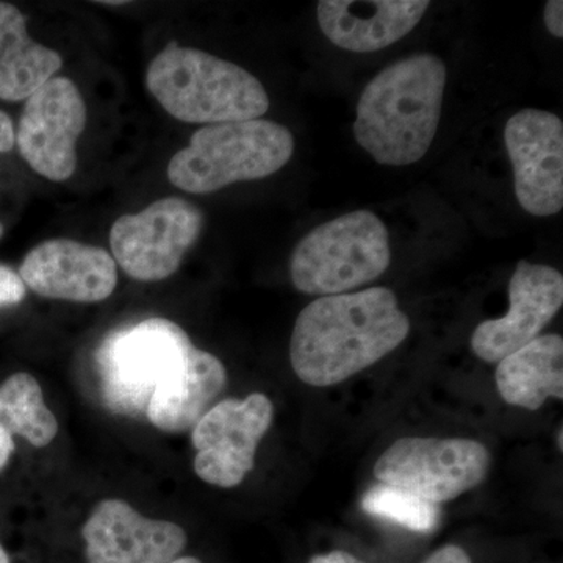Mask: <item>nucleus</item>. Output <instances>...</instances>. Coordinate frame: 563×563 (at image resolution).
<instances>
[{"label":"nucleus","instance_id":"obj_1","mask_svg":"<svg viewBox=\"0 0 563 563\" xmlns=\"http://www.w3.org/2000/svg\"><path fill=\"white\" fill-rule=\"evenodd\" d=\"M409 332V317L388 288L321 296L295 322L292 372L303 384L331 387L383 361Z\"/></svg>","mask_w":563,"mask_h":563},{"label":"nucleus","instance_id":"obj_2","mask_svg":"<svg viewBox=\"0 0 563 563\" xmlns=\"http://www.w3.org/2000/svg\"><path fill=\"white\" fill-rule=\"evenodd\" d=\"M446 77V65L433 54L380 70L357 103L354 136L362 150L385 166L420 162L439 131Z\"/></svg>","mask_w":563,"mask_h":563},{"label":"nucleus","instance_id":"obj_3","mask_svg":"<svg viewBox=\"0 0 563 563\" xmlns=\"http://www.w3.org/2000/svg\"><path fill=\"white\" fill-rule=\"evenodd\" d=\"M146 85L163 109L188 124L258 120L269 109L261 80L242 66L174 41L152 58Z\"/></svg>","mask_w":563,"mask_h":563},{"label":"nucleus","instance_id":"obj_4","mask_svg":"<svg viewBox=\"0 0 563 563\" xmlns=\"http://www.w3.org/2000/svg\"><path fill=\"white\" fill-rule=\"evenodd\" d=\"M292 152V133L274 121L206 125L174 155L168 179L179 190L207 195L236 181L273 176L291 161Z\"/></svg>","mask_w":563,"mask_h":563},{"label":"nucleus","instance_id":"obj_5","mask_svg":"<svg viewBox=\"0 0 563 563\" xmlns=\"http://www.w3.org/2000/svg\"><path fill=\"white\" fill-rule=\"evenodd\" d=\"M391 263L390 233L369 210L318 225L291 255L292 285L307 295L333 296L379 279Z\"/></svg>","mask_w":563,"mask_h":563},{"label":"nucleus","instance_id":"obj_6","mask_svg":"<svg viewBox=\"0 0 563 563\" xmlns=\"http://www.w3.org/2000/svg\"><path fill=\"white\" fill-rule=\"evenodd\" d=\"M195 344L176 322L150 318L111 332L98 352L99 390L110 412L139 417L158 385L179 372Z\"/></svg>","mask_w":563,"mask_h":563},{"label":"nucleus","instance_id":"obj_7","mask_svg":"<svg viewBox=\"0 0 563 563\" xmlns=\"http://www.w3.org/2000/svg\"><path fill=\"white\" fill-rule=\"evenodd\" d=\"M490 462L476 440L404 437L380 455L374 477L439 506L483 483Z\"/></svg>","mask_w":563,"mask_h":563},{"label":"nucleus","instance_id":"obj_8","mask_svg":"<svg viewBox=\"0 0 563 563\" xmlns=\"http://www.w3.org/2000/svg\"><path fill=\"white\" fill-rule=\"evenodd\" d=\"M202 211L181 198H163L136 214H124L111 225L114 262L140 282L168 279L185 254L198 242Z\"/></svg>","mask_w":563,"mask_h":563},{"label":"nucleus","instance_id":"obj_9","mask_svg":"<svg viewBox=\"0 0 563 563\" xmlns=\"http://www.w3.org/2000/svg\"><path fill=\"white\" fill-rule=\"evenodd\" d=\"M273 402L262 393L224 399L211 407L192 429L195 472L203 483L233 488L255 465L258 443L272 428Z\"/></svg>","mask_w":563,"mask_h":563},{"label":"nucleus","instance_id":"obj_10","mask_svg":"<svg viewBox=\"0 0 563 563\" xmlns=\"http://www.w3.org/2000/svg\"><path fill=\"white\" fill-rule=\"evenodd\" d=\"M87 125V103L66 77H54L33 92L22 110L16 144L33 172L65 181L77 168V141Z\"/></svg>","mask_w":563,"mask_h":563},{"label":"nucleus","instance_id":"obj_11","mask_svg":"<svg viewBox=\"0 0 563 563\" xmlns=\"http://www.w3.org/2000/svg\"><path fill=\"white\" fill-rule=\"evenodd\" d=\"M504 143L512 162L515 195L533 217L563 207V122L558 114L523 109L507 121Z\"/></svg>","mask_w":563,"mask_h":563},{"label":"nucleus","instance_id":"obj_12","mask_svg":"<svg viewBox=\"0 0 563 563\" xmlns=\"http://www.w3.org/2000/svg\"><path fill=\"white\" fill-rule=\"evenodd\" d=\"M509 312L477 325L472 350L481 361L498 363L531 343L563 303V276L547 265L518 262L509 284Z\"/></svg>","mask_w":563,"mask_h":563},{"label":"nucleus","instance_id":"obj_13","mask_svg":"<svg viewBox=\"0 0 563 563\" xmlns=\"http://www.w3.org/2000/svg\"><path fill=\"white\" fill-rule=\"evenodd\" d=\"M20 277L36 295L70 302H101L118 284L117 262L102 247L55 239L33 247Z\"/></svg>","mask_w":563,"mask_h":563},{"label":"nucleus","instance_id":"obj_14","mask_svg":"<svg viewBox=\"0 0 563 563\" xmlns=\"http://www.w3.org/2000/svg\"><path fill=\"white\" fill-rule=\"evenodd\" d=\"M88 563H169L187 544L179 525L143 517L122 499H106L85 523Z\"/></svg>","mask_w":563,"mask_h":563},{"label":"nucleus","instance_id":"obj_15","mask_svg":"<svg viewBox=\"0 0 563 563\" xmlns=\"http://www.w3.org/2000/svg\"><path fill=\"white\" fill-rule=\"evenodd\" d=\"M429 7V0H321L318 24L340 49L368 54L409 35Z\"/></svg>","mask_w":563,"mask_h":563},{"label":"nucleus","instance_id":"obj_16","mask_svg":"<svg viewBox=\"0 0 563 563\" xmlns=\"http://www.w3.org/2000/svg\"><path fill=\"white\" fill-rule=\"evenodd\" d=\"M225 384L228 373L220 358L195 347L179 372L155 388L147 418L163 432L192 431Z\"/></svg>","mask_w":563,"mask_h":563},{"label":"nucleus","instance_id":"obj_17","mask_svg":"<svg viewBox=\"0 0 563 563\" xmlns=\"http://www.w3.org/2000/svg\"><path fill=\"white\" fill-rule=\"evenodd\" d=\"M496 387L507 404L539 410L548 398L563 399V339L540 335L498 362Z\"/></svg>","mask_w":563,"mask_h":563},{"label":"nucleus","instance_id":"obj_18","mask_svg":"<svg viewBox=\"0 0 563 563\" xmlns=\"http://www.w3.org/2000/svg\"><path fill=\"white\" fill-rule=\"evenodd\" d=\"M62 55L36 43L27 32V18L18 7L0 2V99L31 98L60 70Z\"/></svg>","mask_w":563,"mask_h":563},{"label":"nucleus","instance_id":"obj_19","mask_svg":"<svg viewBox=\"0 0 563 563\" xmlns=\"http://www.w3.org/2000/svg\"><path fill=\"white\" fill-rule=\"evenodd\" d=\"M0 431L20 435L35 448L47 446L57 437V418L32 374H13L0 385Z\"/></svg>","mask_w":563,"mask_h":563},{"label":"nucleus","instance_id":"obj_20","mask_svg":"<svg viewBox=\"0 0 563 563\" xmlns=\"http://www.w3.org/2000/svg\"><path fill=\"white\" fill-rule=\"evenodd\" d=\"M362 509L373 517L384 518L413 532H431L440 520V507L412 493L379 484L366 492Z\"/></svg>","mask_w":563,"mask_h":563},{"label":"nucleus","instance_id":"obj_21","mask_svg":"<svg viewBox=\"0 0 563 563\" xmlns=\"http://www.w3.org/2000/svg\"><path fill=\"white\" fill-rule=\"evenodd\" d=\"M25 298V285L20 274L0 265V309L18 306Z\"/></svg>","mask_w":563,"mask_h":563},{"label":"nucleus","instance_id":"obj_22","mask_svg":"<svg viewBox=\"0 0 563 563\" xmlns=\"http://www.w3.org/2000/svg\"><path fill=\"white\" fill-rule=\"evenodd\" d=\"M544 24L555 38H563V2L550 0L544 7Z\"/></svg>","mask_w":563,"mask_h":563},{"label":"nucleus","instance_id":"obj_23","mask_svg":"<svg viewBox=\"0 0 563 563\" xmlns=\"http://www.w3.org/2000/svg\"><path fill=\"white\" fill-rule=\"evenodd\" d=\"M424 563H472V559L461 547L448 544L437 550Z\"/></svg>","mask_w":563,"mask_h":563},{"label":"nucleus","instance_id":"obj_24","mask_svg":"<svg viewBox=\"0 0 563 563\" xmlns=\"http://www.w3.org/2000/svg\"><path fill=\"white\" fill-rule=\"evenodd\" d=\"M16 144V132L9 114L0 110V152H10Z\"/></svg>","mask_w":563,"mask_h":563},{"label":"nucleus","instance_id":"obj_25","mask_svg":"<svg viewBox=\"0 0 563 563\" xmlns=\"http://www.w3.org/2000/svg\"><path fill=\"white\" fill-rule=\"evenodd\" d=\"M310 563H366L361 559L354 558L344 551H332V553L314 555Z\"/></svg>","mask_w":563,"mask_h":563},{"label":"nucleus","instance_id":"obj_26","mask_svg":"<svg viewBox=\"0 0 563 563\" xmlns=\"http://www.w3.org/2000/svg\"><path fill=\"white\" fill-rule=\"evenodd\" d=\"M13 453V437L9 435V433L0 431V472L5 468L7 463L10 462L11 454Z\"/></svg>","mask_w":563,"mask_h":563},{"label":"nucleus","instance_id":"obj_27","mask_svg":"<svg viewBox=\"0 0 563 563\" xmlns=\"http://www.w3.org/2000/svg\"><path fill=\"white\" fill-rule=\"evenodd\" d=\"M169 563H202V562L196 558H179V559H174V561L169 562Z\"/></svg>","mask_w":563,"mask_h":563},{"label":"nucleus","instance_id":"obj_28","mask_svg":"<svg viewBox=\"0 0 563 563\" xmlns=\"http://www.w3.org/2000/svg\"><path fill=\"white\" fill-rule=\"evenodd\" d=\"M0 563H10L9 554L3 550L2 544H0Z\"/></svg>","mask_w":563,"mask_h":563},{"label":"nucleus","instance_id":"obj_29","mask_svg":"<svg viewBox=\"0 0 563 563\" xmlns=\"http://www.w3.org/2000/svg\"><path fill=\"white\" fill-rule=\"evenodd\" d=\"M562 439H563V432H562V429H559V450H563V442H562Z\"/></svg>","mask_w":563,"mask_h":563},{"label":"nucleus","instance_id":"obj_30","mask_svg":"<svg viewBox=\"0 0 563 563\" xmlns=\"http://www.w3.org/2000/svg\"><path fill=\"white\" fill-rule=\"evenodd\" d=\"M2 235H3V225L0 224V239H2Z\"/></svg>","mask_w":563,"mask_h":563}]
</instances>
